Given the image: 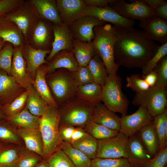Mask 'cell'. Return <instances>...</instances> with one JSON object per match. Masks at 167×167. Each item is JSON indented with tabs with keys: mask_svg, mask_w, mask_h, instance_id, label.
<instances>
[{
	"mask_svg": "<svg viewBox=\"0 0 167 167\" xmlns=\"http://www.w3.org/2000/svg\"><path fill=\"white\" fill-rule=\"evenodd\" d=\"M116 39L114 55L119 67L142 68L160 46L147 38L142 30L115 26Z\"/></svg>",
	"mask_w": 167,
	"mask_h": 167,
	"instance_id": "6da1fadb",
	"label": "cell"
},
{
	"mask_svg": "<svg viewBox=\"0 0 167 167\" xmlns=\"http://www.w3.org/2000/svg\"><path fill=\"white\" fill-rule=\"evenodd\" d=\"M92 41L96 54L102 59L109 74H116L119 66L116 63L114 49L116 39L115 28L109 24L98 25L93 28Z\"/></svg>",
	"mask_w": 167,
	"mask_h": 167,
	"instance_id": "7a4b0ae2",
	"label": "cell"
},
{
	"mask_svg": "<svg viewBox=\"0 0 167 167\" xmlns=\"http://www.w3.org/2000/svg\"><path fill=\"white\" fill-rule=\"evenodd\" d=\"M97 103L88 102L75 96L69 101L59 106V126L70 125L84 128L91 120Z\"/></svg>",
	"mask_w": 167,
	"mask_h": 167,
	"instance_id": "3957f363",
	"label": "cell"
},
{
	"mask_svg": "<svg viewBox=\"0 0 167 167\" xmlns=\"http://www.w3.org/2000/svg\"><path fill=\"white\" fill-rule=\"evenodd\" d=\"M52 96L58 106L69 101L75 96L78 85L73 72L59 68L46 76Z\"/></svg>",
	"mask_w": 167,
	"mask_h": 167,
	"instance_id": "277c9868",
	"label": "cell"
},
{
	"mask_svg": "<svg viewBox=\"0 0 167 167\" xmlns=\"http://www.w3.org/2000/svg\"><path fill=\"white\" fill-rule=\"evenodd\" d=\"M60 114L58 107L49 105L41 117L39 128L44 145L43 159L46 160L61 148L62 141L59 135Z\"/></svg>",
	"mask_w": 167,
	"mask_h": 167,
	"instance_id": "5b68a950",
	"label": "cell"
},
{
	"mask_svg": "<svg viewBox=\"0 0 167 167\" xmlns=\"http://www.w3.org/2000/svg\"><path fill=\"white\" fill-rule=\"evenodd\" d=\"M122 80L117 74H109L105 83L102 87L101 101L109 110L127 114L129 103L122 90Z\"/></svg>",
	"mask_w": 167,
	"mask_h": 167,
	"instance_id": "8992f818",
	"label": "cell"
},
{
	"mask_svg": "<svg viewBox=\"0 0 167 167\" xmlns=\"http://www.w3.org/2000/svg\"><path fill=\"white\" fill-rule=\"evenodd\" d=\"M166 87L155 84L146 91L136 93L132 101L135 106H143L152 117L162 113L167 109Z\"/></svg>",
	"mask_w": 167,
	"mask_h": 167,
	"instance_id": "52a82bcc",
	"label": "cell"
},
{
	"mask_svg": "<svg viewBox=\"0 0 167 167\" xmlns=\"http://www.w3.org/2000/svg\"><path fill=\"white\" fill-rule=\"evenodd\" d=\"M14 23L22 32L25 43H28L32 31L40 19L31 0L24 1L14 11L5 16Z\"/></svg>",
	"mask_w": 167,
	"mask_h": 167,
	"instance_id": "ba28073f",
	"label": "cell"
},
{
	"mask_svg": "<svg viewBox=\"0 0 167 167\" xmlns=\"http://www.w3.org/2000/svg\"><path fill=\"white\" fill-rule=\"evenodd\" d=\"M128 3L123 0H112L109 6L124 18L139 21L155 16L154 10L140 0H130Z\"/></svg>",
	"mask_w": 167,
	"mask_h": 167,
	"instance_id": "9c48e42d",
	"label": "cell"
},
{
	"mask_svg": "<svg viewBox=\"0 0 167 167\" xmlns=\"http://www.w3.org/2000/svg\"><path fill=\"white\" fill-rule=\"evenodd\" d=\"M128 137L119 132L115 136L98 140L96 158L116 159L128 158L126 145Z\"/></svg>",
	"mask_w": 167,
	"mask_h": 167,
	"instance_id": "30bf717a",
	"label": "cell"
},
{
	"mask_svg": "<svg viewBox=\"0 0 167 167\" xmlns=\"http://www.w3.org/2000/svg\"><path fill=\"white\" fill-rule=\"evenodd\" d=\"M153 118V117L144 106H140L134 113L122 116L120 118L119 132L128 138L137 133L143 127L151 123Z\"/></svg>",
	"mask_w": 167,
	"mask_h": 167,
	"instance_id": "8fae6325",
	"label": "cell"
},
{
	"mask_svg": "<svg viewBox=\"0 0 167 167\" xmlns=\"http://www.w3.org/2000/svg\"><path fill=\"white\" fill-rule=\"evenodd\" d=\"M107 24L99 19L84 15L81 16L69 26L73 37L85 42L92 41L95 37L94 27Z\"/></svg>",
	"mask_w": 167,
	"mask_h": 167,
	"instance_id": "7c38bea8",
	"label": "cell"
},
{
	"mask_svg": "<svg viewBox=\"0 0 167 167\" xmlns=\"http://www.w3.org/2000/svg\"><path fill=\"white\" fill-rule=\"evenodd\" d=\"M54 38L50 53L46 60L49 62L54 55L62 50L72 51L74 38L69 26L64 23L53 24Z\"/></svg>",
	"mask_w": 167,
	"mask_h": 167,
	"instance_id": "4fadbf2b",
	"label": "cell"
},
{
	"mask_svg": "<svg viewBox=\"0 0 167 167\" xmlns=\"http://www.w3.org/2000/svg\"><path fill=\"white\" fill-rule=\"evenodd\" d=\"M22 47L14 46L11 75L18 84L27 90L32 85L33 79L28 71Z\"/></svg>",
	"mask_w": 167,
	"mask_h": 167,
	"instance_id": "5bb4252c",
	"label": "cell"
},
{
	"mask_svg": "<svg viewBox=\"0 0 167 167\" xmlns=\"http://www.w3.org/2000/svg\"><path fill=\"white\" fill-rule=\"evenodd\" d=\"M54 38L53 24L40 19L32 31L28 43L36 49H51Z\"/></svg>",
	"mask_w": 167,
	"mask_h": 167,
	"instance_id": "9a60e30c",
	"label": "cell"
},
{
	"mask_svg": "<svg viewBox=\"0 0 167 167\" xmlns=\"http://www.w3.org/2000/svg\"><path fill=\"white\" fill-rule=\"evenodd\" d=\"M84 15L97 18L116 26L131 27H133L135 24L134 21L124 18L109 6L100 8L87 7Z\"/></svg>",
	"mask_w": 167,
	"mask_h": 167,
	"instance_id": "2e32d148",
	"label": "cell"
},
{
	"mask_svg": "<svg viewBox=\"0 0 167 167\" xmlns=\"http://www.w3.org/2000/svg\"><path fill=\"white\" fill-rule=\"evenodd\" d=\"M26 90L13 76L0 69V104L2 106L11 103Z\"/></svg>",
	"mask_w": 167,
	"mask_h": 167,
	"instance_id": "e0dca14e",
	"label": "cell"
},
{
	"mask_svg": "<svg viewBox=\"0 0 167 167\" xmlns=\"http://www.w3.org/2000/svg\"><path fill=\"white\" fill-rule=\"evenodd\" d=\"M126 149L127 159L132 167H144L152 158L137 133L128 138Z\"/></svg>",
	"mask_w": 167,
	"mask_h": 167,
	"instance_id": "ac0fdd59",
	"label": "cell"
},
{
	"mask_svg": "<svg viewBox=\"0 0 167 167\" xmlns=\"http://www.w3.org/2000/svg\"><path fill=\"white\" fill-rule=\"evenodd\" d=\"M139 27L148 39L162 45L167 42V21L155 16L139 21Z\"/></svg>",
	"mask_w": 167,
	"mask_h": 167,
	"instance_id": "d6986e66",
	"label": "cell"
},
{
	"mask_svg": "<svg viewBox=\"0 0 167 167\" xmlns=\"http://www.w3.org/2000/svg\"><path fill=\"white\" fill-rule=\"evenodd\" d=\"M62 23L69 26L82 16L87 7L84 0H57Z\"/></svg>",
	"mask_w": 167,
	"mask_h": 167,
	"instance_id": "ffe728a7",
	"label": "cell"
},
{
	"mask_svg": "<svg viewBox=\"0 0 167 167\" xmlns=\"http://www.w3.org/2000/svg\"><path fill=\"white\" fill-rule=\"evenodd\" d=\"M51 49H36L29 43H24L22 47L24 57L26 61L28 71L33 79L36 71L42 65L47 64L45 58L50 53Z\"/></svg>",
	"mask_w": 167,
	"mask_h": 167,
	"instance_id": "44dd1931",
	"label": "cell"
},
{
	"mask_svg": "<svg viewBox=\"0 0 167 167\" xmlns=\"http://www.w3.org/2000/svg\"><path fill=\"white\" fill-rule=\"evenodd\" d=\"M91 120L110 129L120 131V118L101 101L96 104Z\"/></svg>",
	"mask_w": 167,
	"mask_h": 167,
	"instance_id": "7402d4cb",
	"label": "cell"
},
{
	"mask_svg": "<svg viewBox=\"0 0 167 167\" xmlns=\"http://www.w3.org/2000/svg\"><path fill=\"white\" fill-rule=\"evenodd\" d=\"M79 65L72 51L62 50L58 52L46 64L47 74L51 73L56 70L64 68L71 71H75Z\"/></svg>",
	"mask_w": 167,
	"mask_h": 167,
	"instance_id": "603a6c76",
	"label": "cell"
},
{
	"mask_svg": "<svg viewBox=\"0 0 167 167\" xmlns=\"http://www.w3.org/2000/svg\"><path fill=\"white\" fill-rule=\"evenodd\" d=\"M40 18L52 24L62 23L55 0H31Z\"/></svg>",
	"mask_w": 167,
	"mask_h": 167,
	"instance_id": "cb8c5ba5",
	"label": "cell"
},
{
	"mask_svg": "<svg viewBox=\"0 0 167 167\" xmlns=\"http://www.w3.org/2000/svg\"><path fill=\"white\" fill-rule=\"evenodd\" d=\"M18 134L23 140L26 149L43 157L44 145L39 128L17 129Z\"/></svg>",
	"mask_w": 167,
	"mask_h": 167,
	"instance_id": "d4e9b609",
	"label": "cell"
},
{
	"mask_svg": "<svg viewBox=\"0 0 167 167\" xmlns=\"http://www.w3.org/2000/svg\"><path fill=\"white\" fill-rule=\"evenodd\" d=\"M0 37L14 46H23L25 43L24 36L17 25L5 16L0 17Z\"/></svg>",
	"mask_w": 167,
	"mask_h": 167,
	"instance_id": "484cf974",
	"label": "cell"
},
{
	"mask_svg": "<svg viewBox=\"0 0 167 167\" xmlns=\"http://www.w3.org/2000/svg\"><path fill=\"white\" fill-rule=\"evenodd\" d=\"M46 65L44 64L37 68L32 85L36 92L48 105H52L58 108L46 81Z\"/></svg>",
	"mask_w": 167,
	"mask_h": 167,
	"instance_id": "4316f807",
	"label": "cell"
},
{
	"mask_svg": "<svg viewBox=\"0 0 167 167\" xmlns=\"http://www.w3.org/2000/svg\"><path fill=\"white\" fill-rule=\"evenodd\" d=\"M26 149L24 144L3 143L0 148V167H14Z\"/></svg>",
	"mask_w": 167,
	"mask_h": 167,
	"instance_id": "83f0119b",
	"label": "cell"
},
{
	"mask_svg": "<svg viewBox=\"0 0 167 167\" xmlns=\"http://www.w3.org/2000/svg\"><path fill=\"white\" fill-rule=\"evenodd\" d=\"M72 52L79 66H87L96 54L92 41L85 42L74 38Z\"/></svg>",
	"mask_w": 167,
	"mask_h": 167,
	"instance_id": "f1b7e54d",
	"label": "cell"
},
{
	"mask_svg": "<svg viewBox=\"0 0 167 167\" xmlns=\"http://www.w3.org/2000/svg\"><path fill=\"white\" fill-rule=\"evenodd\" d=\"M137 133L152 158L155 156L159 151V147L152 122L142 128Z\"/></svg>",
	"mask_w": 167,
	"mask_h": 167,
	"instance_id": "f546056e",
	"label": "cell"
},
{
	"mask_svg": "<svg viewBox=\"0 0 167 167\" xmlns=\"http://www.w3.org/2000/svg\"><path fill=\"white\" fill-rule=\"evenodd\" d=\"M40 119L31 113L26 105L18 114L7 119L17 129H28L39 128Z\"/></svg>",
	"mask_w": 167,
	"mask_h": 167,
	"instance_id": "4dcf8cb0",
	"label": "cell"
},
{
	"mask_svg": "<svg viewBox=\"0 0 167 167\" xmlns=\"http://www.w3.org/2000/svg\"><path fill=\"white\" fill-rule=\"evenodd\" d=\"M27 90V107L32 114L41 117L46 112L49 105L36 92L32 85Z\"/></svg>",
	"mask_w": 167,
	"mask_h": 167,
	"instance_id": "1f68e13d",
	"label": "cell"
},
{
	"mask_svg": "<svg viewBox=\"0 0 167 167\" xmlns=\"http://www.w3.org/2000/svg\"><path fill=\"white\" fill-rule=\"evenodd\" d=\"M102 87L92 83L78 86L76 96L85 101L96 103L101 101Z\"/></svg>",
	"mask_w": 167,
	"mask_h": 167,
	"instance_id": "d6a6232c",
	"label": "cell"
},
{
	"mask_svg": "<svg viewBox=\"0 0 167 167\" xmlns=\"http://www.w3.org/2000/svg\"><path fill=\"white\" fill-rule=\"evenodd\" d=\"M61 148L75 167H91V160L83 152L73 147L70 143L63 141Z\"/></svg>",
	"mask_w": 167,
	"mask_h": 167,
	"instance_id": "836d02e7",
	"label": "cell"
},
{
	"mask_svg": "<svg viewBox=\"0 0 167 167\" xmlns=\"http://www.w3.org/2000/svg\"><path fill=\"white\" fill-rule=\"evenodd\" d=\"M0 141L3 143L24 144L17 128L5 118L0 119Z\"/></svg>",
	"mask_w": 167,
	"mask_h": 167,
	"instance_id": "e575fe53",
	"label": "cell"
},
{
	"mask_svg": "<svg viewBox=\"0 0 167 167\" xmlns=\"http://www.w3.org/2000/svg\"><path fill=\"white\" fill-rule=\"evenodd\" d=\"M152 123L158 138L160 151L167 148V109L154 117Z\"/></svg>",
	"mask_w": 167,
	"mask_h": 167,
	"instance_id": "d590c367",
	"label": "cell"
},
{
	"mask_svg": "<svg viewBox=\"0 0 167 167\" xmlns=\"http://www.w3.org/2000/svg\"><path fill=\"white\" fill-rule=\"evenodd\" d=\"M87 66L95 82L102 87L109 73L102 59L96 54L90 60Z\"/></svg>",
	"mask_w": 167,
	"mask_h": 167,
	"instance_id": "8d00e7d4",
	"label": "cell"
},
{
	"mask_svg": "<svg viewBox=\"0 0 167 167\" xmlns=\"http://www.w3.org/2000/svg\"><path fill=\"white\" fill-rule=\"evenodd\" d=\"M84 128L88 133L97 140H103L113 137L119 132L108 128L91 120Z\"/></svg>",
	"mask_w": 167,
	"mask_h": 167,
	"instance_id": "74e56055",
	"label": "cell"
},
{
	"mask_svg": "<svg viewBox=\"0 0 167 167\" xmlns=\"http://www.w3.org/2000/svg\"><path fill=\"white\" fill-rule=\"evenodd\" d=\"M71 144L83 152L91 160L96 158L98 140L88 133Z\"/></svg>",
	"mask_w": 167,
	"mask_h": 167,
	"instance_id": "f35d334b",
	"label": "cell"
},
{
	"mask_svg": "<svg viewBox=\"0 0 167 167\" xmlns=\"http://www.w3.org/2000/svg\"><path fill=\"white\" fill-rule=\"evenodd\" d=\"M28 93V91L26 90L11 103L2 106L3 112L6 119L15 116L24 109L26 105Z\"/></svg>",
	"mask_w": 167,
	"mask_h": 167,
	"instance_id": "ab89813d",
	"label": "cell"
},
{
	"mask_svg": "<svg viewBox=\"0 0 167 167\" xmlns=\"http://www.w3.org/2000/svg\"><path fill=\"white\" fill-rule=\"evenodd\" d=\"M91 167H132L126 158L107 159L96 158L91 160Z\"/></svg>",
	"mask_w": 167,
	"mask_h": 167,
	"instance_id": "60d3db41",
	"label": "cell"
},
{
	"mask_svg": "<svg viewBox=\"0 0 167 167\" xmlns=\"http://www.w3.org/2000/svg\"><path fill=\"white\" fill-rule=\"evenodd\" d=\"M46 161L49 167H75L61 148L51 155Z\"/></svg>",
	"mask_w": 167,
	"mask_h": 167,
	"instance_id": "b9f144b4",
	"label": "cell"
},
{
	"mask_svg": "<svg viewBox=\"0 0 167 167\" xmlns=\"http://www.w3.org/2000/svg\"><path fill=\"white\" fill-rule=\"evenodd\" d=\"M14 51V46L8 42L0 50V69L11 75V64Z\"/></svg>",
	"mask_w": 167,
	"mask_h": 167,
	"instance_id": "7bdbcfd3",
	"label": "cell"
},
{
	"mask_svg": "<svg viewBox=\"0 0 167 167\" xmlns=\"http://www.w3.org/2000/svg\"><path fill=\"white\" fill-rule=\"evenodd\" d=\"M43 159L37 153L27 149L19 157L14 167H34Z\"/></svg>",
	"mask_w": 167,
	"mask_h": 167,
	"instance_id": "ee69618b",
	"label": "cell"
},
{
	"mask_svg": "<svg viewBox=\"0 0 167 167\" xmlns=\"http://www.w3.org/2000/svg\"><path fill=\"white\" fill-rule=\"evenodd\" d=\"M167 54V42L160 46L152 58L142 68L143 75H145L154 69L159 61Z\"/></svg>",
	"mask_w": 167,
	"mask_h": 167,
	"instance_id": "f6af8a7d",
	"label": "cell"
},
{
	"mask_svg": "<svg viewBox=\"0 0 167 167\" xmlns=\"http://www.w3.org/2000/svg\"><path fill=\"white\" fill-rule=\"evenodd\" d=\"M126 86L131 88L135 93L144 91L150 87L146 81L139 75H132L126 77Z\"/></svg>",
	"mask_w": 167,
	"mask_h": 167,
	"instance_id": "bcb514c9",
	"label": "cell"
},
{
	"mask_svg": "<svg viewBox=\"0 0 167 167\" xmlns=\"http://www.w3.org/2000/svg\"><path fill=\"white\" fill-rule=\"evenodd\" d=\"M73 73L78 86L95 83L88 66H79L77 70L73 72Z\"/></svg>",
	"mask_w": 167,
	"mask_h": 167,
	"instance_id": "7dc6e473",
	"label": "cell"
},
{
	"mask_svg": "<svg viewBox=\"0 0 167 167\" xmlns=\"http://www.w3.org/2000/svg\"><path fill=\"white\" fill-rule=\"evenodd\" d=\"M153 70L157 75L156 84L165 87L167 85V56L164 57L158 63Z\"/></svg>",
	"mask_w": 167,
	"mask_h": 167,
	"instance_id": "c3c4849f",
	"label": "cell"
},
{
	"mask_svg": "<svg viewBox=\"0 0 167 167\" xmlns=\"http://www.w3.org/2000/svg\"><path fill=\"white\" fill-rule=\"evenodd\" d=\"M24 0H0V17L5 16L20 6Z\"/></svg>",
	"mask_w": 167,
	"mask_h": 167,
	"instance_id": "681fc988",
	"label": "cell"
},
{
	"mask_svg": "<svg viewBox=\"0 0 167 167\" xmlns=\"http://www.w3.org/2000/svg\"><path fill=\"white\" fill-rule=\"evenodd\" d=\"M167 162V148L160 151L154 157L148 160L144 167H164Z\"/></svg>",
	"mask_w": 167,
	"mask_h": 167,
	"instance_id": "f907efd6",
	"label": "cell"
},
{
	"mask_svg": "<svg viewBox=\"0 0 167 167\" xmlns=\"http://www.w3.org/2000/svg\"><path fill=\"white\" fill-rule=\"evenodd\" d=\"M75 128V126L70 125L59 126L58 132L60 139L64 142L70 139Z\"/></svg>",
	"mask_w": 167,
	"mask_h": 167,
	"instance_id": "816d5d0a",
	"label": "cell"
},
{
	"mask_svg": "<svg viewBox=\"0 0 167 167\" xmlns=\"http://www.w3.org/2000/svg\"><path fill=\"white\" fill-rule=\"evenodd\" d=\"M83 128L80 127H75L71 138L65 142L71 144L87 135L88 133Z\"/></svg>",
	"mask_w": 167,
	"mask_h": 167,
	"instance_id": "f5cc1de1",
	"label": "cell"
},
{
	"mask_svg": "<svg viewBox=\"0 0 167 167\" xmlns=\"http://www.w3.org/2000/svg\"><path fill=\"white\" fill-rule=\"evenodd\" d=\"M87 7H104L109 6L112 0H84Z\"/></svg>",
	"mask_w": 167,
	"mask_h": 167,
	"instance_id": "db71d44e",
	"label": "cell"
},
{
	"mask_svg": "<svg viewBox=\"0 0 167 167\" xmlns=\"http://www.w3.org/2000/svg\"><path fill=\"white\" fill-rule=\"evenodd\" d=\"M155 15L163 19L167 20V2L154 10Z\"/></svg>",
	"mask_w": 167,
	"mask_h": 167,
	"instance_id": "11a10c76",
	"label": "cell"
},
{
	"mask_svg": "<svg viewBox=\"0 0 167 167\" xmlns=\"http://www.w3.org/2000/svg\"><path fill=\"white\" fill-rule=\"evenodd\" d=\"M143 79L150 87L154 86L156 83L157 75L156 72L153 70L145 75H143Z\"/></svg>",
	"mask_w": 167,
	"mask_h": 167,
	"instance_id": "9f6ffc18",
	"label": "cell"
},
{
	"mask_svg": "<svg viewBox=\"0 0 167 167\" xmlns=\"http://www.w3.org/2000/svg\"><path fill=\"white\" fill-rule=\"evenodd\" d=\"M149 8L154 10L160 5L167 2L163 0H140Z\"/></svg>",
	"mask_w": 167,
	"mask_h": 167,
	"instance_id": "6f0895ef",
	"label": "cell"
},
{
	"mask_svg": "<svg viewBox=\"0 0 167 167\" xmlns=\"http://www.w3.org/2000/svg\"><path fill=\"white\" fill-rule=\"evenodd\" d=\"M34 167H49L46 160L43 159L39 162Z\"/></svg>",
	"mask_w": 167,
	"mask_h": 167,
	"instance_id": "680465c9",
	"label": "cell"
},
{
	"mask_svg": "<svg viewBox=\"0 0 167 167\" xmlns=\"http://www.w3.org/2000/svg\"><path fill=\"white\" fill-rule=\"evenodd\" d=\"M6 42L2 39L0 37V50L5 45Z\"/></svg>",
	"mask_w": 167,
	"mask_h": 167,
	"instance_id": "91938a15",
	"label": "cell"
},
{
	"mask_svg": "<svg viewBox=\"0 0 167 167\" xmlns=\"http://www.w3.org/2000/svg\"><path fill=\"white\" fill-rule=\"evenodd\" d=\"M4 118H6L3 112L2 108V106L0 104V119Z\"/></svg>",
	"mask_w": 167,
	"mask_h": 167,
	"instance_id": "94428289",
	"label": "cell"
},
{
	"mask_svg": "<svg viewBox=\"0 0 167 167\" xmlns=\"http://www.w3.org/2000/svg\"><path fill=\"white\" fill-rule=\"evenodd\" d=\"M3 143L0 141V148L1 147Z\"/></svg>",
	"mask_w": 167,
	"mask_h": 167,
	"instance_id": "6125c7cd",
	"label": "cell"
},
{
	"mask_svg": "<svg viewBox=\"0 0 167 167\" xmlns=\"http://www.w3.org/2000/svg\"><path fill=\"white\" fill-rule=\"evenodd\" d=\"M167 164L164 167H167Z\"/></svg>",
	"mask_w": 167,
	"mask_h": 167,
	"instance_id": "be15d7a7",
	"label": "cell"
}]
</instances>
